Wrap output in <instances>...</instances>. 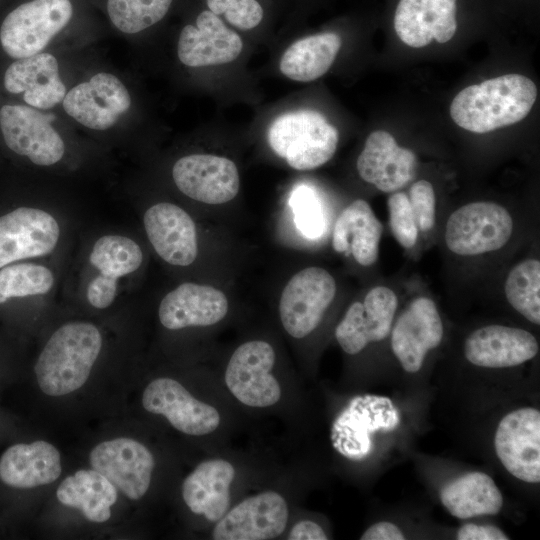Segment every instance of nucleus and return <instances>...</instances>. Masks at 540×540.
I'll list each match as a JSON object with an SVG mask.
<instances>
[{
	"instance_id": "nucleus-1",
	"label": "nucleus",
	"mask_w": 540,
	"mask_h": 540,
	"mask_svg": "<svg viewBox=\"0 0 540 540\" xmlns=\"http://www.w3.org/2000/svg\"><path fill=\"white\" fill-rule=\"evenodd\" d=\"M536 97L537 87L531 79L506 74L461 90L450 105V116L467 131L486 133L524 119Z\"/></svg>"
},
{
	"instance_id": "nucleus-20",
	"label": "nucleus",
	"mask_w": 540,
	"mask_h": 540,
	"mask_svg": "<svg viewBox=\"0 0 540 540\" xmlns=\"http://www.w3.org/2000/svg\"><path fill=\"white\" fill-rule=\"evenodd\" d=\"M356 167L365 182L392 193L415 178L417 158L410 149L400 147L390 133L376 130L366 139Z\"/></svg>"
},
{
	"instance_id": "nucleus-38",
	"label": "nucleus",
	"mask_w": 540,
	"mask_h": 540,
	"mask_svg": "<svg viewBox=\"0 0 540 540\" xmlns=\"http://www.w3.org/2000/svg\"><path fill=\"white\" fill-rule=\"evenodd\" d=\"M297 225L308 236H317L322 230V214L317 201L307 191L295 198Z\"/></svg>"
},
{
	"instance_id": "nucleus-11",
	"label": "nucleus",
	"mask_w": 540,
	"mask_h": 540,
	"mask_svg": "<svg viewBox=\"0 0 540 540\" xmlns=\"http://www.w3.org/2000/svg\"><path fill=\"white\" fill-rule=\"evenodd\" d=\"M172 177L184 195L210 205L231 201L240 188L236 164L213 154H191L179 158L172 168Z\"/></svg>"
},
{
	"instance_id": "nucleus-34",
	"label": "nucleus",
	"mask_w": 540,
	"mask_h": 540,
	"mask_svg": "<svg viewBox=\"0 0 540 540\" xmlns=\"http://www.w3.org/2000/svg\"><path fill=\"white\" fill-rule=\"evenodd\" d=\"M54 284L52 271L40 264H8L0 270V304L8 299L44 295Z\"/></svg>"
},
{
	"instance_id": "nucleus-15",
	"label": "nucleus",
	"mask_w": 540,
	"mask_h": 540,
	"mask_svg": "<svg viewBox=\"0 0 540 540\" xmlns=\"http://www.w3.org/2000/svg\"><path fill=\"white\" fill-rule=\"evenodd\" d=\"M398 298L386 286L370 289L363 301L353 302L335 329V338L344 352L355 355L369 343L385 339L392 328Z\"/></svg>"
},
{
	"instance_id": "nucleus-4",
	"label": "nucleus",
	"mask_w": 540,
	"mask_h": 540,
	"mask_svg": "<svg viewBox=\"0 0 540 540\" xmlns=\"http://www.w3.org/2000/svg\"><path fill=\"white\" fill-rule=\"evenodd\" d=\"M74 14L73 0H25L1 21V46L14 59L40 53L70 24Z\"/></svg>"
},
{
	"instance_id": "nucleus-17",
	"label": "nucleus",
	"mask_w": 540,
	"mask_h": 540,
	"mask_svg": "<svg viewBox=\"0 0 540 540\" xmlns=\"http://www.w3.org/2000/svg\"><path fill=\"white\" fill-rule=\"evenodd\" d=\"M131 97L113 74L98 73L69 90L63 108L73 119L94 130H107L128 111Z\"/></svg>"
},
{
	"instance_id": "nucleus-24",
	"label": "nucleus",
	"mask_w": 540,
	"mask_h": 540,
	"mask_svg": "<svg viewBox=\"0 0 540 540\" xmlns=\"http://www.w3.org/2000/svg\"><path fill=\"white\" fill-rule=\"evenodd\" d=\"M538 351V342L530 332L503 325L478 328L464 343L466 359L486 368L518 366L534 358Z\"/></svg>"
},
{
	"instance_id": "nucleus-18",
	"label": "nucleus",
	"mask_w": 540,
	"mask_h": 540,
	"mask_svg": "<svg viewBox=\"0 0 540 540\" xmlns=\"http://www.w3.org/2000/svg\"><path fill=\"white\" fill-rule=\"evenodd\" d=\"M142 261V250L133 239L113 234L98 238L89 255L90 264L99 272L86 289L89 304L97 309L109 307L117 295L118 279L135 272Z\"/></svg>"
},
{
	"instance_id": "nucleus-33",
	"label": "nucleus",
	"mask_w": 540,
	"mask_h": 540,
	"mask_svg": "<svg viewBox=\"0 0 540 540\" xmlns=\"http://www.w3.org/2000/svg\"><path fill=\"white\" fill-rule=\"evenodd\" d=\"M173 0H106L112 24L126 34L139 33L162 20Z\"/></svg>"
},
{
	"instance_id": "nucleus-10",
	"label": "nucleus",
	"mask_w": 540,
	"mask_h": 540,
	"mask_svg": "<svg viewBox=\"0 0 540 540\" xmlns=\"http://www.w3.org/2000/svg\"><path fill=\"white\" fill-rule=\"evenodd\" d=\"M142 405L146 411L163 415L178 431L201 436L214 432L220 425L218 410L195 397L178 381L160 377L144 389Z\"/></svg>"
},
{
	"instance_id": "nucleus-39",
	"label": "nucleus",
	"mask_w": 540,
	"mask_h": 540,
	"mask_svg": "<svg viewBox=\"0 0 540 540\" xmlns=\"http://www.w3.org/2000/svg\"><path fill=\"white\" fill-rule=\"evenodd\" d=\"M458 540H507L504 532L492 525H477L467 523L457 532Z\"/></svg>"
},
{
	"instance_id": "nucleus-37",
	"label": "nucleus",
	"mask_w": 540,
	"mask_h": 540,
	"mask_svg": "<svg viewBox=\"0 0 540 540\" xmlns=\"http://www.w3.org/2000/svg\"><path fill=\"white\" fill-rule=\"evenodd\" d=\"M411 204L418 230L430 231L435 224L436 199L432 184L427 180L414 182L409 189Z\"/></svg>"
},
{
	"instance_id": "nucleus-32",
	"label": "nucleus",
	"mask_w": 540,
	"mask_h": 540,
	"mask_svg": "<svg viewBox=\"0 0 540 540\" xmlns=\"http://www.w3.org/2000/svg\"><path fill=\"white\" fill-rule=\"evenodd\" d=\"M504 292L509 304L535 325L540 324V262L525 259L508 273Z\"/></svg>"
},
{
	"instance_id": "nucleus-31",
	"label": "nucleus",
	"mask_w": 540,
	"mask_h": 540,
	"mask_svg": "<svg viewBox=\"0 0 540 540\" xmlns=\"http://www.w3.org/2000/svg\"><path fill=\"white\" fill-rule=\"evenodd\" d=\"M342 41L334 32H323L301 38L283 53L279 69L287 78L299 82L323 76L333 64Z\"/></svg>"
},
{
	"instance_id": "nucleus-22",
	"label": "nucleus",
	"mask_w": 540,
	"mask_h": 540,
	"mask_svg": "<svg viewBox=\"0 0 540 540\" xmlns=\"http://www.w3.org/2000/svg\"><path fill=\"white\" fill-rule=\"evenodd\" d=\"M228 310V298L220 289L207 284L185 282L163 297L158 317L165 328L179 330L217 324L225 318Z\"/></svg>"
},
{
	"instance_id": "nucleus-2",
	"label": "nucleus",
	"mask_w": 540,
	"mask_h": 540,
	"mask_svg": "<svg viewBox=\"0 0 540 540\" xmlns=\"http://www.w3.org/2000/svg\"><path fill=\"white\" fill-rule=\"evenodd\" d=\"M101 348L102 336L94 324L72 321L59 327L34 367L42 392L62 396L78 390L88 380Z\"/></svg>"
},
{
	"instance_id": "nucleus-36",
	"label": "nucleus",
	"mask_w": 540,
	"mask_h": 540,
	"mask_svg": "<svg viewBox=\"0 0 540 540\" xmlns=\"http://www.w3.org/2000/svg\"><path fill=\"white\" fill-rule=\"evenodd\" d=\"M209 11L223 15L232 26L241 30L257 27L263 19V9L257 0H207Z\"/></svg>"
},
{
	"instance_id": "nucleus-3",
	"label": "nucleus",
	"mask_w": 540,
	"mask_h": 540,
	"mask_svg": "<svg viewBox=\"0 0 540 540\" xmlns=\"http://www.w3.org/2000/svg\"><path fill=\"white\" fill-rule=\"evenodd\" d=\"M338 130L320 112L297 110L274 119L267 140L272 151L296 170H312L335 154Z\"/></svg>"
},
{
	"instance_id": "nucleus-8",
	"label": "nucleus",
	"mask_w": 540,
	"mask_h": 540,
	"mask_svg": "<svg viewBox=\"0 0 540 540\" xmlns=\"http://www.w3.org/2000/svg\"><path fill=\"white\" fill-rule=\"evenodd\" d=\"M496 454L515 478L540 481V412L531 407L516 409L499 422L494 437Z\"/></svg>"
},
{
	"instance_id": "nucleus-9",
	"label": "nucleus",
	"mask_w": 540,
	"mask_h": 540,
	"mask_svg": "<svg viewBox=\"0 0 540 540\" xmlns=\"http://www.w3.org/2000/svg\"><path fill=\"white\" fill-rule=\"evenodd\" d=\"M50 120L29 106L8 104L0 109V128L8 148L40 166L57 163L65 153L64 142Z\"/></svg>"
},
{
	"instance_id": "nucleus-7",
	"label": "nucleus",
	"mask_w": 540,
	"mask_h": 540,
	"mask_svg": "<svg viewBox=\"0 0 540 540\" xmlns=\"http://www.w3.org/2000/svg\"><path fill=\"white\" fill-rule=\"evenodd\" d=\"M276 361L273 346L263 340L241 344L231 355L225 383L231 394L249 407L273 406L281 398V387L271 373Z\"/></svg>"
},
{
	"instance_id": "nucleus-25",
	"label": "nucleus",
	"mask_w": 540,
	"mask_h": 540,
	"mask_svg": "<svg viewBox=\"0 0 540 540\" xmlns=\"http://www.w3.org/2000/svg\"><path fill=\"white\" fill-rule=\"evenodd\" d=\"M4 87L10 93H23L24 101L39 109L52 108L66 94L56 58L44 52L12 62L4 74Z\"/></svg>"
},
{
	"instance_id": "nucleus-26",
	"label": "nucleus",
	"mask_w": 540,
	"mask_h": 540,
	"mask_svg": "<svg viewBox=\"0 0 540 540\" xmlns=\"http://www.w3.org/2000/svg\"><path fill=\"white\" fill-rule=\"evenodd\" d=\"M235 468L221 458L200 463L184 480L182 497L187 507L211 522H217L230 506V486Z\"/></svg>"
},
{
	"instance_id": "nucleus-14",
	"label": "nucleus",
	"mask_w": 540,
	"mask_h": 540,
	"mask_svg": "<svg viewBox=\"0 0 540 540\" xmlns=\"http://www.w3.org/2000/svg\"><path fill=\"white\" fill-rule=\"evenodd\" d=\"M288 505L275 491L244 499L220 518L212 531L215 540H269L279 537L288 521Z\"/></svg>"
},
{
	"instance_id": "nucleus-27",
	"label": "nucleus",
	"mask_w": 540,
	"mask_h": 540,
	"mask_svg": "<svg viewBox=\"0 0 540 540\" xmlns=\"http://www.w3.org/2000/svg\"><path fill=\"white\" fill-rule=\"evenodd\" d=\"M383 225L370 204L356 199L338 216L332 234V247L337 253L352 255L363 266L373 265L379 254Z\"/></svg>"
},
{
	"instance_id": "nucleus-6",
	"label": "nucleus",
	"mask_w": 540,
	"mask_h": 540,
	"mask_svg": "<svg viewBox=\"0 0 540 540\" xmlns=\"http://www.w3.org/2000/svg\"><path fill=\"white\" fill-rule=\"evenodd\" d=\"M336 295V281L324 268L306 267L285 284L279 299V316L285 331L296 339L311 334L320 324Z\"/></svg>"
},
{
	"instance_id": "nucleus-41",
	"label": "nucleus",
	"mask_w": 540,
	"mask_h": 540,
	"mask_svg": "<svg viewBox=\"0 0 540 540\" xmlns=\"http://www.w3.org/2000/svg\"><path fill=\"white\" fill-rule=\"evenodd\" d=\"M287 539L289 540H326L327 535L316 522L311 520H301L290 530Z\"/></svg>"
},
{
	"instance_id": "nucleus-29",
	"label": "nucleus",
	"mask_w": 540,
	"mask_h": 540,
	"mask_svg": "<svg viewBox=\"0 0 540 540\" xmlns=\"http://www.w3.org/2000/svg\"><path fill=\"white\" fill-rule=\"evenodd\" d=\"M57 499L65 506L78 509L84 517L96 523L111 517V506L117 499V489L94 469L79 470L59 485Z\"/></svg>"
},
{
	"instance_id": "nucleus-21",
	"label": "nucleus",
	"mask_w": 540,
	"mask_h": 540,
	"mask_svg": "<svg viewBox=\"0 0 540 540\" xmlns=\"http://www.w3.org/2000/svg\"><path fill=\"white\" fill-rule=\"evenodd\" d=\"M240 36L209 10L202 11L195 24L181 30L177 53L189 67L221 65L234 61L241 53Z\"/></svg>"
},
{
	"instance_id": "nucleus-23",
	"label": "nucleus",
	"mask_w": 540,
	"mask_h": 540,
	"mask_svg": "<svg viewBox=\"0 0 540 540\" xmlns=\"http://www.w3.org/2000/svg\"><path fill=\"white\" fill-rule=\"evenodd\" d=\"M457 0H400L394 14L399 39L413 48L448 42L457 29Z\"/></svg>"
},
{
	"instance_id": "nucleus-5",
	"label": "nucleus",
	"mask_w": 540,
	"mask_h": 540,
	"mask_svg": "<svg viewBox=\"0 0 540 540\" xmlns=\"http://www.w3.org/2000/svg\"><path fill=\"white\" fill-rule=\"evenodd\" d=\"M513 232V219L502 205L491 201L465 204L448 218L444 239L460 256H476L504 247Z\"/></svg>"
},
{
	"instance_id": "nucleus-16",
	"label": "nucleus",
	"mask_w": 540,
	"mask_h": 540,
	"mask_svg": "<svg viewBox=\"0 0 540 540\" xmlns=\"http://www.w3.org/2000/svg\"><path fill=\"white\" fill-rule=\"evenodd\" d=\"M391 348L409 373L418 372L427 353L443 338V324L435 302L425 296L413 299L391 328Z\"/></svg>"
},
{
	"instance_id": "nucleus-13",
	"label": "nucleus",
	"mask_w": 540,
	"mask_h": 540,
	"mask_svg": "<svg viewBox=\"0 0 540 540\" xmlns=\"http://www.w3.org/2000/svg\"><path fill=\"white\" fill-rule=\"evenodd\" d=\"M90 464L129 499L138 500L149 489L155 461L142 443L116 438L94 447Z\"/></svg>"
},
{
	"instance_id": "nucleus-40",
	"label": "nucleus",
	"mask_w": 540,
	"mask_h": 540,
	"mask_svg": "<svg viewBox=\"0 0 540 540\" xmlns=\"http://www.w3.org/2000/svg\"><path fill=\"white\" fill-rule=\"evenodd\" d=\"M361 540H404L398 526L391 522H378L370 526L361 536Z\"/></svg>"
},
{
	"instance_id": "nucleus-30",
	"label": "nucleus",
	"mask_w": 540,
	"mask_h": 540,
	"mask_svg": "<svg viewBox=\"0 0 540 540\" xmlns=\"http://www.w3.org/2000/svg\"><path fill=\"white\" fill-rule=\"evenodd\" d=\"M440 499L451 515L468 519L495 515L503 506V497L494 480L482 472L467 473L445 485Z\"/></svg>"
},
{
	"instance_id": "nucleus-28",
	"label": "nucleus",
	"mask_w": 540,
	"mask_h": 540,
	"mask_svg": "<svg viewBox=\"0 0 540 540\" xmlns=\"http://www.w3.org/2000/svg\"><path fill=\"white\" fill-rule=\"evenodd\" d=\"M61 474L60 453L44 440L10 446L0 457V479L14 488L47 485Z\"/></svg>"
},
{
	"instance_id": "nucleus-35",
	"label": "nucleus",
	"mask_w": 540,
	"mask_h": 540,
	"mask_svg": "<svg viewBox=\"0 0 540 540\" xmlns=\"http://www.w3.org/2000/svg\"><path fill=\"white\" fill-rule=\"evenodd\" d=\"M389 224L396 241L404 248H412L418 237L416 219L404 192H394L387 200Z\"/></svg>"
},
{
	"instance_id": "nucleus-19",
	"label": "nucleus",
	"mask_w": 540,
	"mask_h": 540,
	"mask_svg": "<svg viewBox=\"0 0 540 540\" xmlns=\"http://www.w3.org/2000/svg\"><path fill=\"white\" fill-rule=\"evenodd\" d=\"M143 223L149 242L165 262L185 267L196 260L197 229L183 208L169 202L154 204L146 210Z\"/></svg>"
},
{
	"instance_id": "nucleus-12",
	"label": "nucleus",
	"mask_w": 540,
	"mask_h": 540,
	"mask_svg": "<svg viewBox=\"0 0 540 540\" xmlns=\"http://www.w3.org/2000/svg\"><path fill=\"white\" fill-rule=\"evenodd\" d=\"M60 237L55 217L34 207H19L0 216V268L51 253Z\"/></svg>"
}]
</instances>
